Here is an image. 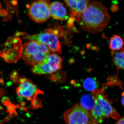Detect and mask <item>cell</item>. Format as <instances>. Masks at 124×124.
Wrapping results in <instances>:
<instances>
[{
  "mask_svg": "<svg viewBox=\"0 0 124 124\" xmlns=\"http://www.w3.org/2000/svg\"><path fill=\"white\" fill-rule=\"evenodd\" d=\"M110 16L107 9L100 1H90L87 7L75 20L83 30L95 33L108 25Z\"/></svg>",
  "mask_w": 124,
  "mask_h": 124,
  "instance_id": "cell-1",
  "label": "cell"
},
{
  "mask_svg": "<svg viewBox=\"0 0 124 124\" xmlns=\"http://www.w3.org/2000/svg\"><path fill=\"white\" fill-rule=\"evenodd\" d=\"M50 54V49L46 45L30 40L23 45L21 56L26 64L33 66L43 61Z\"/></svg>",
  "mask_w": 124,
  "mask_h": 124,
  "instance_id": "cell-2",
  "label": "cell"
},
{
  "mask_svg": "<svg viewBox=\"0 0 124 124\" xmlns=\"http://www.w3.org/2000/svg\"><path fill=\"white\" fill-rule=\"evenodd\" d=\"M24 35L23 38L43 43L54 53L58 55L61 53V45L59 39L60 36L57 30L48 29L42 33L32 35Z\"/></svg>",
  "mask_w": 124,
  "mask_h": 124,
  "instance_id": "cell-3",
  "label": "cell"
},
{
  "mask_svg": "<svg viewBox=\"0 0 124 124\" xmlns=\"http://www.w3.org/2000/svg\"><path fill=\"white\" fill-rule=\"evenodd\" d=\"M63 118L66 124H92L90 114L79 104L74 105L65 112Z\"/></svg>",
  "mask_w": 124,
  "mask_h": 124,
  "instance_id": "cell-4",
  "label": "cell"
},
{
  "mask_svg": "<svg viewBox=\"0 0 124 124\" xmlns=\"http://www.w3.org/2000/svg\"><path fill=\"white\" fill-rule=\"evenodd\" d=\"M49 0H36L29 7L28 15L35 22H45L50 17Z\"/></svg>",
  "mask_w": 124,
  "mask_h": 124,
  "instance_id": "cell-5",
  "label": "cell"
},
{
  "mask_svg": "<svg viewBox=\"0 0 124 124\" xmlns=\"http://www.w3.org/2000/svg\"><path fill=\"white\" fill-rule=\"evenodd\" d=\"M63 60L58 54H50L47 58L33 66L31 71L37 74H50L61 69Z\"/></svg>",
  "mask_w": 124,
  "mask_h": 124,
  "instance_id": "cell-6",
  "label": "cell"
},
{
  "mask_svg": "<svg viewBox=\"0 0 124 124\" xmlns=\"http://www.w3.org/2000/svg\"><path fill=\"white\" fill-rule=\"evenodd\" d=\"M105 86L103 85L101 89H97L92 91V96L94 101L103 110L105 118L111 117L117 120L120 115L116 109L111 105L110 101L104 94Z\"/></svg>",
  "mask_w": 124,
  "mask_h": 124,
  "instance_id": "cell-7",
  "label": "cell"
},
{
  "mask_svg": "<svg viewBox=\"0 0 124 124\" xmlns=\"http://www.w3.org/2000/svg\"><path fill=\"white\" fill-rule=\"evenodd\" d=\"M18 83L19 84L16 88V93L20 98H24L29 101L37 93L43 91L38 89L31 80L24 77L18 78Z\"/></svg>",
  "mask_w": 124,
  "mask_h": 124,
  "instance_id": "cell-8",
  "label": "cell"
},
{
  "mask_svg": "<svg viewBox=\"0 0 124 124\" xmlns=\"http://www.w3.org/2000/svg\"><path fill=\"white\" fill-rule=\"evenodd\" d=\"M70 11V16L68 23L73 24L74 21L79 16L89 4L90 0H64Z\"/></svg>",
  "mask_w": 124,
  "mask_h": 124,
  "instance_id": "cell-9",
  "label": "cell"
},
{
  "mask_svg": "<svg viewBox=\"0 0 124 124\" xmlns=\"http://www.w3.org/2000/svg\"><path fill=\"white\" fill-rule=\"evenodd\" d=\"M23 46L21 41L19 39L15 38L14 39L13 47L12 49L6 48L3 51L0 52V56L4 59L6 62H15L18 60L20 58L16 55L21 56V54L16 53V52L21 54Z\"/></svg>",
  "mask_w": 124,
  "mask_h": 124,
  "instance_id": "cell-10",
  "label": "cell"
},
{
  "mask_svg": "<svg viewBox=\"0 0 124 124\" xmlns=\"http://www.w3.org/2000/svg\"><path fill=\"white\" fill-rule=\"evenodd\" d=\"M50 16L54 19L63 21L68 18L66 9L62 3L55 1L50 4Z\"/></svg>",
  "mask_w": 124,
  "mask_h": 124,
  "instance_id": "cell-11",
  "label": "cell"
},
{
  "mask_svg": "<svg viewBox=\"0 0 124 124\" xmlns=\"http://www.w3.org/2000/svg\"><path fill=\"white\" fill-rule=\"evenodd\" d=\"M124 49L119 51H112L111 55L113 63L117 70L124 69Z\"/></svg>",
  "mask_w": 124,
  "mask_h": 124,
  "instance_id": "cell-12",
  "label": "cell"
},
{
  "mask_svg": "<svg viewBox=\"0 0 124 124\" xmlns=\"http://www.w3.org/2000/svg\"><path fill=\"white\" fill-rule=\"evenodd\" d=\"M92 118L93 124L101 123L105 118L103 110L101 107L95 103V106L90 113Z\"/></svg>",
  "mask_w": 124,
  "mask_h": 124,
  "instance_id": "cell-13",
  "label": "cell"
},
{
  "mask_svg": "<svg viewBox=\"0 0 124 124\" xmlns=\"http://www.w3.org/2000/svg\"><path fill=\"white\" fill-rule=\"evenodd\" d=\"M124 43L123 39L120 36L114 35L110 39L109 47L112 51H119L122 48Z\"/></svg>",
  "mask_w": 124,
  "mask_h": 124,
  "instance_id": "cell-14",
  "label": "cell"
},
{
  "mask_svg": "<svg viewBox=\"0 0 124 124\" xmlns=\"http://www.w3.org/2000/svg\"><path fill=\"white\" fill-rule=\"evenodd\" d=\"M80 105L87 111H91L95 106V102L93 98L89 94H85L80 100Z\"/></svg>",
  "mask_w": 124,
  "mask_h": 124,
  "instance_id": "cell-15",
  "label": "cell"
},
{
  "mask_svg": "<svg viewBox=\"0 0 124 124\" xmlns=\"http://www.w3.org/2000/svg\"><path fill=\"white\" fill-rule=\"evenodd\" d=\"M2 101L3 104L7 107V112L9 113V117L12 118V117H16L17 115L16 109L19 108L20 106L19 105H15L12 103L10 99L8 97H4Z\"/></svg>",
  "mask_w": 124,
  "mask_h": 124,
  "instance_id": "cell-16",
  "label": "cell"
},
{
  "mask_svg": "<svg viewBox=\"0 0 124 124\" xmlns=\"http://www.w3.org/2000/svg\"><path fill=\"white\" fill-rule=\"evenodd\" d=\"M99 82L96 79L92 78H87L84 80L83 87L86 91H92L99 87Z\"/></svg>",
  "mask_w": 124,
  "mask_h": 124,
  "instance_id": "cell-17",
  "label": "cell"
},
{
  "mask_svg": "<svg viewBox=\"0 0 124 124\" xmlns=\"http://www.w3.org/2000/svg\"><path fill=\"white\" fill-rule=\"evenodd\" d=\"M43 91L42 92L37 93L32 97L31 100V103L30 105V108L33 109H38V108L42 107L43 105L42 101L41 99L37 97L39 94H43Z\"/></svg>",
  "mask_w": 124,
  "mask_h": 124,
  "instance_id": "cell-18",
  "label": "cell"
},
{
  "mask_svg": "<svg viewBox=\"0 0 124 124\" xmlns=\"http://www.w3.org/2000/svg\"><path fill=\"white\" fill-rule=\"evenodd\" d=\"M107 84L108 86H113V85H118L121 87H122V83L118 79L117 77L115 78L114 77H109L108 79V83Z\"/></svg>",
  "mask_w": 124,
  "mask_h": 124,
  "instance_id": "cell-19",
  "label": "cell"
},
{
  "mask_svg": "<svg viewBox=\"0 0 124 124\" xmlns=\"http://www.w3.org/2000/svg\"><path fill=\"white\" fill-rule=\"evenodd\" d=\"M124 117H123L119 120L116 124H124Z\"/></svg>",
  "mask_w": 124,
  "mask_h": 124,
  "instance_id": "cell-20",
  "label": "cell"
},
{
  "mask_svg": "<svg viewBox=\"0 0 124 124\" xmlns=\"http://www.w3.org/2000/svg\"><path fill=\"white\" fill-rule=\"evenodd\" d=\"M124 96L123 95V97L122 98V105L124 106Z\"/></svg>",
  "mask_w": 124,
  "mask_h": 124,
  "instance_id": "cell-21",
  "label": "cell"
},
{
  "mask_svg": "<svg viewBox=\"0 0 124 124\" xmlns=\"http://www.w3.org/2000/svg\"><path fill=\"white\" fill-rule=\"evenodd\" d=\"M1 8V4L0 3V9Z\"/></svg>",
  "mask_w": 124,
  "mask_h": 124,
  "instance_id": "cell-22",
  "label": "cell"
},
{
  "mask_svg": "<svg viewBox=\"0 0 124 124\" xmlns=\"http://www.w3.org/2000/svg\"></svg>",
  "mask_w": 124,
  "mask_h": 124,
  "instance_id": "cell-23",
  "label": "cell"
}]
</instances>
